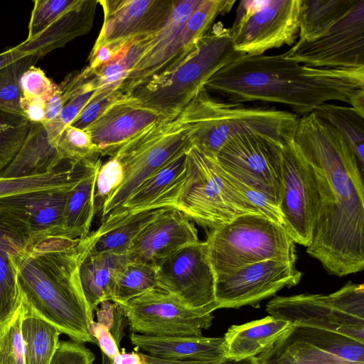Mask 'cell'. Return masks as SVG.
<instances>
[{
  "instance_id": "6da1fadb",
  "label": "cell",
  "mask_w": 364,
  "mask_h": 364,
  "mask_svg": "<svg viewBox=\"0 0 364 364\" xmlns=\"http://www.w3.org/2000/svg\"><path fill=\"white\" fill-rule=\"evenodd\" d=\"M294 141L315 171L320 194L306 252L331 274L363 270L364 171L345 137L314 112L299 117Z\"/></svg>"
},
{
  "instance_id": "7a4b0ae2",
  "label": "cell",
  "mask_w": 364,
  "mask_h": 364,
  "mask_svg": "<svg viewBox=\"0 0 364 364\" xmlns=\"http://www.w3.org/2000/svg\"><path fill=\"white\" fill-rule=\"evenodd\" d=\"M205 88L231 102L279 104L299 117L335 101L364 116V68H311L284 53L243 54L217 72Z\"/></svg>"
},
{
  "instance_id": "3957f363",
  "label": "cell",
  "mask_w": 364,
  "mask_h": 364,
  "mask_svg": "<svg viewBox=\"0 0 364 364\" xmlns=\"http://www.w3.org/2000/svg\"><path fill=\"white\" fill-rule=\"evenodd\" d=\"M82 239L50 235L33 239L16 258L18 284L43 318L73 341L97 343L92 311L79 274Z\"/></svg>"
},
{
  "instance_id": "277c9868",
  "label": "cell",
  "mask_w": 364,
  "mask_h": 364,
  "mask_svg": "<svg viewBox=\"0 0 364 364\" xmlns=\"http://www.w3.org/2000/svg\"><path fill=\"white\" fill-rule=\"evenodd\" d=\"M284 56L316 68H364V0H300L296 42Z\"/></svg>"
},
{
  "instance_id": "5b68a950",
  "label": "cell",
  "mask_w": 364,
  "mask_h": 364,
  "mask_svg": "<svg viewBox=\"0 0 364 364\" xmlns=\"http://www.w3.org/2000/svg\"><path fill=\"white\" fill-rule=\"evenodd\" d=\"M242 55L233 48L230 28L218 22L179 63L128 95L166 119H173L217 72Z\"/></svg>"
},
{
  "instance_id": "8992f818",
  "label": "cell",
  "mask_w": 364,
  "mask_h": 364,
  "mask_svg": "<svg viewBox=\"0 0 364 364\" xmlns=\"http://www.w3.org/2000/svg\"><path fill=\"white\" fill-rule=\"evenodd\" d=\"M191 103L198 122L193 145L214 156L230 139L242 134L264 135L285 144L294 139L299 118L267 105L231 102L205 88Z\"/></svg>"
},
{
  "instance_id": "52a82bcc",
  "label": "cell",
  "mask_w": 364,
  "mask_h": 364,
  "mask_svg": "<svg viewBox=\"0 0 364 364\" xmlns=\"http://www.w3.org/2000/svg\"><path fill=\"white\" fill-rule=\"evenodd\" d=\"M205 242L215 277L266 259L296 261L292 237L262 214L241 215L210 230Z\"/></svg>"
},
{
  "instance_id": "ba28073f",
  "label": "cell",
  "mask_w": 364,
  "mask_h": 364,
  "mask_svg": "<svg viewBox=\"0 0 364 364\" xmlns=\"http://www.w3.org/2000/svg\"><path fill=\"white\" fill-rule=\"evenodd\" d=\"M270 316L293 325L336 333L364 343V286L350 281L328 295L274 296L266 305Z\"/></svg>"
},
{
  "instance_id": "9c48e42d",
  "label": "cell",
  "mask_w": 364,
  "mask_h": 364,
  "mask_svg": "<svg viewBox=\"0 0 364 364\" xmlns=\"http://www.w3.org/2000/svg\"><path fill=\"white\" fill-rule=\"evenodd\" d=\"M188 152L193 164V181L176 210L210 230L241 215L260 214L231 183L214 155L195 145Z\"/></svg>"
},
{
  "instance_id": "30bf717a",
  "label": "cell",
  "mask_w": 364,
  "mask_h": 364,
  "mask_svg": "<svg viewBox=\"0 0 364 364\" xmlns=\"http://www.w3.org/2000/svg\"><path fill=\"white\" fill-rule=\"evenodd\" d=\"M300 0H242L230 28L234 49L261 55L292 45L299 31Z\"/></svg>"
},
{
  "instance_id": "8fae6325",
  "label": "cell",
  "mask_w": 364,
  "mask_h": 364,
  "mask_svg": "<svg viewBox=\"0 0 364 364\" xmlns=\"http://www.w3.org/2000/svg\"><path fill=\"white\" fill-rule=\"evenodd\" d=\"M282 191L279 204L284 226L295 243L312 241L320 202L315 171L294 139L282 145Z\"/></svg>"
},
{
  "instance_id": "7c38bea8",
  "label": "cell",
  "mask_w": 364,
  "mask_h": 364,
  "mask_svg": "<svg viewBox=\"0 0 364 364\" xmlns=\"http://www.w3.org/2000/svg\"><path fill=\"white\" fill-rule=\"evenodd\" d=\"M118 305L131 331L142 335L201 336L214 318L213 309L189 308L158 287Z\"/></svg>"
},
{
  "instance_id": "4fadbf2b",
  "label": "cell",
  "mask_w": 364,
  "mask_h": 364,
  "mask_svg": "<svg viewBox=\"0 0 364 364\" xmlns=\"http://www.w3.org/2000/svg\"><path fill=\"white\" fill-rule=\"evenodd\" d=\"M283 144L264 135L242 134L225 143L215 157L228 173L265 193L279 206Z\"/></svg>"
},
{
  "instance_id": "5bb4252c",
  "label": "cell",
  "mask_w": 364,
  "mask_h": 364,
  "mask_svg": "<svg viewBox=\"0 0 364 364\" xmlns=\"http://www.w3.org/2000/svg\"><path fill=\"white\" fill-rule=\"evenodd\" d=\"M256 357L261 364L364 363V343L331 331L292 324Z\"/></svg>"
},
{
  "instance_id": "9a60e30c",
  "label": "cell",
  "mask_w": 364,
  "mask_h": 364,
  "mask_svg": "<svg viewBox=\"0 0 364 364\" xmlns=\"http://www.w3.org/2000/svg\"><path fill=\"white\" fill-rule=\"evenodd\" d=\"M157 287L192 309H218L206 242L187 245L156 268Z\"/></svg>"
},
{
  "instance_id": "2e32d148",
  "label": "cell",
  "mask_w": 364,
  "mask_h": 364,
  "mask_svg": "<svg viewBox=\"0 0 364 364\" xmlns=\"http://www.w3.org/2000/svg\"><path fill=\"white\" fill-rule=\"evenodd\" d=\"M302 273L296 262L266 259L215 277V296L218 309L258 308L259 303L284 287L298 284Z\"/></svg>"
},
{
  "instance_id": "e0dca14e",
  "label": "cell",
  "mask_w": 364,
  "mask_h": 364,
  "mask_svg": "<svg viewBox=\"0 0 364 364\" xmlns=\"http://www.w3.org/2000/svg\"><path fill=\"white\" fill-rule=\"evenodd\" d=\"M98 4L104 18L93 48L109 46L114 59L130 44L158 31L168 19L174 1L103 0Z\"/></svg>"
},
{
  "instance_id": "ac0fdd59",
  "label": "cell",
  "mask_w": 364,
  "mask_h": 364,
  "mask_svg": "<svg viewBox=\"0 0 364 364\" xmlns=\"http://www.w3.org/2000/svg\"><path fill=\"white\" fill-rule=\"evenodd\" d=\"M187 151H183L144 181L119 208L108 214L87 236L96 237L118 222L144 210L176 208L193 181L194 168Z\"/></svg>"
},
{
  "instance_id": "d6986e66",
  "label": "cell",
  "mask_w": 364,
  "mask_h": 364,
  "mask_svg": "<svg viewBox=\"0 0 364 364\" xmlns=\"http://www.w3.org/2000/svg\"><path fill=\"white\" fill-rule=\"evenodd\" d=\"M200 0L174 1L172 12L165 24L155 33L144 38L145 48L137 63L119 88L129 94L179 63L185 56L181 49V34Z\"/></svg>"
},
{
  "instance_id": "ffe728a7",
  "label": "cell",
  "mask_w": 364,
  "mask_h": 364,
  "mask_svg": "<svg viewBox=\"0 0 364 364\" xmlns=\"http://www.w3.org/2000/svg\"><path fill=\"white\" fill-rule=\"evenodd\" d=\"M198 241L193 222L180 211L166 208L134 237L127 259L157 268L181 247Z\"/></svg>"
},
{
  "instance_id": "44dd1931",
  "label": "cell",
  "mask_w": 364,
  "mask_h": 364,
  "mask_svg": "<svg viewBox=\"0 0 364 364\" xmlns=\"http://www.w3.org/2000/svg\"><path fill=\"white\" fill-rule=\"evenodd\" d=\"M164 119L130 95L122 94L84 130L100 156L110 157L150 125Z\"/></svg>"
},
{
  "instance_id": "7402d4cb",
  "label": "cell",
  "mask_w": 364,
  "mask_h": 364,
  "mask_svg": "<svg viewBox=\"0 0 364 364\" xmlns=\"http://www.w3.org/2000/svg\"><path fill=\"white\" fill-rule=\"evenodd\" d=\"M27 223L0 205V319L15 309L19 296L16 258L33 240Z\"/></svg>"
},
{
  "instance_id": "603a6c76",
  "label": "cell",
  "mask_w": 364,
  "mask_h": 364,
  "mask_svg": "<svg viewBox=\"0 0 364 364\" xmlns=\"http://www.w3.org/2000/svg\"><path fill=\"white\" fill-rule=\"evenodd\" d=\"M73 187L11 196L0 198V205L14 211L27 223L33 239L59 235L68 194Z\"/></svg>"
},
{
  "instance_id": "cb8c5ba5",
  "label": "cell",
  "mask_w": 364,
  "mask_h": 364,
  "mask_svg": "<svg viewBox=\"0 0 364 364\" xmlns=\"http://www.w3.org/2000/svg\"><path fill=\"white\" fill-rule=\"evenodd\" d=\"M97 4L96 0H75L43 31L32 38L26 39L15 48L24 55H36L41 58L63 47L91 29Z\"/></svg>"
},
{
  "instance_id": "d4e9b609",
  "label": "cell",
  "mask_w": 364,
  "mask_h": 364,
  "mask_svg": "<svg viewBox=\"0 0 364 364\" xmlns=\"http://www.w3.org/2000/svg\"><path fill=\"white\" fill-rule=\"evenodd\" d=\"M132 345L164 360L219 362L225 359V340L201 336H159L132 333Z\"/></svg>"
},
{
  "instance_id": "484cf974",
  "label": "cell",
  "mask_w": 364,
  "mask_h": 364,
  "mask_svg": "<svg viewBox=\"0 0 364 364\" xmlns=\"http://www.w3.org/2000/svg\"><path fill=\"white\" fill-rule=\"evenodd\" d=\"M43 123H31L27 136L0 177L16 178L48 173L63 161Z\"/></svg>"
},
{
  "instance_id": "4316f807",
  "label": "cell",
  "mask_w": 364,
  "mask_h": 364,
  "mask_svg": "<svg viewBox=\"0 0 364 364\" xmlns=\"http://www.w3.org/2000/svg\"><path fill=\"white\" fill-rule=\"evenodd\" d=\"M291 326L288 321L270 315L242 325H232L223 337L225 358L240 360L257 356Z\"/></svg>"
},
{
  "instance_id": "83f0119b",
  "label": "cell",
  "mask_w": 364,
  "mask_h": 364,
  "mask_svg": "<svg viewBox=\"0 0 364 364\" xmlns=\"http://www.w3.org/2000/svg\"><path fill=\"white\" fill-rule=\"evenodd\" d=\"M101 159L90 164L78 182L70 189L65 206L59 236L71 239H85L95 213V181Z\"/></svg>"
},
{
  "instance_id": "f1b7e54d",
  "label": "cell",
  "mask_w": 364,
  "mask_h": 364,
  "mask_svg": "<svg viewBox=\"0 0 364 364\" xmlns=\"http://www.w3.org/2000/svg\"><path fill=\"white\" fill-rule=\"evenodd\" d=\"M127 262L126 255H92L82 252L79 268L80 279L92 312L102 302L112 300L115 278Z\"/></svg>"
},
{
  "instance_id": "f546056e",
  "label": "cell",
  "mask_w": 364,
  "mask_h": 364,
  "mask_svg": "<svg viewBox=\"0 0 364 364\" xmlns=\"http://www.w3.org/2000/svg\"><path fill=\"white\" fill-rule=\"evenodd\" d=\"M21 292L25 306L21 326L25 363L49 364L60 342L61 332L41 317L26 301L21 290Z\"/></svg>"
},
{
  "instance_id": "4dcf8cb0",
  "label": "cell",
  "mask_w": 364,
  "mask_h": 364,
  "mask_svg": "<svg viewBox=\"0 0 364 364\" xmlns=\"http://www.w3.org/2000/svg\"><path fill=\"white\" fill-rule=\"evenodd\" d=\"M164 208L141 211L118 222L96 237L82 239L84 254L126 255L134 237Z\"/></svg>"
},
{
  "instance_id": "1f68e13d",
  "label": "cell",
  "mask_w": 364,
  "mask_h": 364,
  "mask_svg": "<svg viewBox=\"0 0 364 364\" xmlns=\"http://www.w3.org/2000/svg\"><path fill=\"white\" fill-rule=\"evenodd\" d=\"M95 161L83 164L65 160L48 173L16 178L0 177V198L33 191L71 188L78 182L88 166Z\"/></svg>"
},
{
  "instance_id": "d6a6232c",
  "label": "cell",
  "mask_w": 364,
  "mask_h": 364,
  "mask_svg": "<svg viewBox=\"0 0 364 364\" xmlns=\"http://www.w3.org/2000/svg\"><path fill=\"white\" fill-rule=\"evenodd\" d=\"M63 107L55 122L64 129L75 119L80 111L100 90L96 74L88 66L66 76L58 85Z\"/></svg>"
},
{
  "instance_id": "836d02e7",
  "label": "cell",
  "mask_w": 364,
  "mask_h": 364,
  "mask_svg": "<svg viewBox=\"0 0 364 364\" xmlns=\"http://www.w3.org/2000/svg\"><path fill=\"white\" fill-rule=\"evenodd\" d=\"M314 112L345 137L364 171V116L350 106L331 102L321 105Z\"/></svg>"
},
{
  "instance_id": "e575fe53",
  "label": "cell",
  "mask_w": 364,
  "mask_h": 364,
  "mask_svg": "<svg viewBox=\"0 0 364 364\" xmlns=\"http://www.w3.org/2000/svg\"><path fill=\"white\" fill-rule=\"evenodd\" d=\"M235 2V0H200L181 31V49L184 56L208 33L216 18L228 13Z\"/></svg>"
},
{
  "instance_id": "d590c367",
  "label": "cell",
  "mask_w": 364,
  "mask_h": 364,
  "mask_svg": "<svg viewBox=\"0 0 364 364\" xmlns=\"http://www.w3.org/2000/svg\"><path fill=\"white\" fill-rule=\"evenodd\" d=\"M156 287V267L127 261L115 278L112 301L122 304Z\"/></svg>"
},
{
  "instance_id": "8d00e7d4",
  "label": "cell",
  "mask_w": 364,
  "mask_h": 364,
  "mask_svg": "<svg viewBox=\"0 0 364 364\" xmlns=\"http://www.w3.org/2000/svg\"><path fill=\"white\" fill-rule=\"evenodd\" d=\"M24 312L25 306L19 289L15 309L0 319V364H26L21 331Z\"/></svg>"
},
{
  "instance_id": "74e56055",
  "label": "cell",
  "mask_w": 364,
  "mask_h": 364,
  "mask_svg": "<svg viewBox=\"0 0 364 364\" xmlns=\"http://www.w3.org/2000/svg\"><path fill=\"white\" fill-rule=\"evenodd\" d=\"M40 58L36 55H26L0 69V110L23 115L20 79Z\"/></svg>"
},
{
  "instance_id": "f35d334b",
  "label": "cell",
  "mask_w": 364,
  "mask_h": 364,
  "mask_svg": "<svg viewBox=\"0 0 364 364\" xmlns=\"http://www.w3.org/2000/svg\"><path fill=\"white\" fill-rule=\"evenodd\" d=\"M30 125L24 116L0 110V173L18 152Z\"/></svg>"
},
{
  "instance_id": "ab89813d",
  "label": "cell",
  "mask_w": 364,
  "mask_h": 364,
  "mask_svg": "<svg viewBox=\"0 0 364 364\" xmlns=\"http://www.w3.org/2000/svg\"><path fill=\"white\" fill-rule=\"evenodd\" d=\"M55 144L65 160L85 164L101 158L88 133L70 125L63 129L56 138Z\"/></svg>"
},
{
  "instance_id": "60d3db41",
  "label": "cell",
  "mask_w": 364,
  "mask_h": 364,
  "mask_svg": "<svg viewBox=\"0 0 364 364\" xmlns=\"http://www.w3.org/2000/svg\"><path fill=\"white\" fill-rule=\"evenodd\" d=\"M123 179V168L115 157L111 156L105 163H102L95 181V213L100 212L104 203L118 188Z\"/></svg>"
},
{
  "instance_id": "b9f144b4",
  "label": "cell",
  "mask_w": 364,
  "mask_h": 364,
  "mask_svg": "<svg viewBox=\"0 0 364 364\" xmlns=\"http://www.w3.org/2000/svg\"><path fill=\"white\" fill-rule=\"evenodd\" d=\"M74 1L75 0L34 1L26 39L32 38L40 33Z\"/></svg>"
},
{
  "instance_id": "7bdbcfd3",
  "label": "cell",
  "mask_w": 364,
  "mask_h": 364,
  "mask_svg": "<svg viewBox=\"0 0 364 364\" xmlns=\"http://www.w3.org/2000/svg\"><path fill=\"white\" fill-rule=\"evenodd\" d=\"M122 94L119 90L114 88L99 90L83 107L70 126L83 130L85 129L111 103Z\"/></svg>"
},
{
  "instance_id": "ee69618b",
  "label": "cell",
  "mask_w": 364,
  "mask_h": 364,
  "mask_svg": "<svg viewBox=\"0 0 364 364\" xmlns=\"http://www.w3.org/2000/svg\"><path fill=\"white\" fill-rule=\"evenodd\" d=\"M58 87L44 72L33 66L26 70L20 79L22 97L38 98L45 102Z\"/></svg>"
},
{
  "instance_id": "f6af8a7d",
  "label": "cell",
  "mask_w": 364,
  "mask_h": 364,
  "mask_svg": "<svg viewBox=\"0 0 364 364\" xmlns=\"http://www.w3.org/2000/svg\"><path fill=\"white\" fill-rule=\"evenodd\" d=\"M95 355L84 343L59 342L49 364H93Z\"/></svg>"
},
{
  "instance_id": "bcb514c9",
  "label": "cell",
  "mask_w": 364,
  "mask_h": 364,
  "mask_svg": "<svg viewBox=\"0 0 364 364\" xmlns=\"http://www.w3.org/2000/svg\"><path fill=\"white\" fill-rule=\"evenodd\" d=\"M90 333L104 354L112 361L120 353L119 343L111 331L102 323L92 321Z\"/></svg>"
},
{
  "instance_id": "7dc6e473",
  "label": "cell",
  "mask_w": 364,
  "mask_h": 364,
  "mask_svg": "<svg viewBox=\"0 0 364 364\" xmlns=\"http://www.w3.org/2000/svg\"><path fill=\"white\" fill-rule=\"evenodd\" d=\"M144 364H261L257 357H249L240 360L225 358L219 362L200 360H164L141 353Z\"/></svg>"
},
{
  "instance_id": "c3c4849f",
  "label": "cell",
  "mask_w": 364,
  "mask_h": 364,
  "mask_svg": "<svg viewBox=\"0 0 364 364\" xmlns=\"http://www.w3.org/2000/svg\"><path fill=\"white\" fill-rule=\"evenodd\" d=\"M21 107L23 115L30 123H44L46 122V108L43 100L22 97Z\"/></svg>"
},
{
  "instance_id": "681fc988",
  "label": "cell",
  "mask_w": 364,
  "mask_h": 364,
  "mask_svg": "<svg viewBox=\"0 0 364 364\" xmlns=\"http://www.w3.org/2000/svg\"><path fill=\"white\" fill-rule=\"evenodd\" d=\"M63 107V101L59 86L46 100V122H53L59 117Z\"/></svg>"
},
{
  "instance_id": "f907efd6",
  "label": "cell",
  "mask_w": 364,
  "mask_h": 364,
  "mask_svg": "<svg viewBox=\"0 0 364 364\" xmlns=\"http://www.w3.org/2000/svg\"><path fill=\"white\" fill-rule=\"evenodd\" d=\"M113 364H144L141 353H120L112 361Z\"/></svg>"
},
{
  "instance_id": "816d5d0a",
  "label": "cell",
  "mask_w": 364,
  "mask_h": 364,
  "mask_svg": "<svg viewBox=\"0 0 364 364\" xmlns=\"http://www.w3.org/2000/svg\"><path fill=\"white\" fill-rule=\"evenodd\" d=\"M25 55L16 50L15 47L4 50L0 53V69Z\"/></svg>"
},
{
  "instance_id": "f5cc1de1",
  "label": "cell",
  "mask_w": 364,
  "mask_h": 364,
  "mask_svg": "<svg viewBox=\"0 0 364 364\" xmlns=\"http://www.w3.org/2000/svg\"><path fill=\"white\" fill-rule=\"evenodd\" d=\"M340 364H364L360 363H340Z\"/></svg>"
}]
</instances>
